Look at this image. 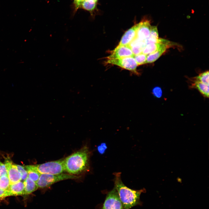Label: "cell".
<instances>
[{
  "label": "cell",
  "mask_w": 209,
  "mask_h": 209,
  "mask_svg": "<svg viewBox=\"0 0 209 209\" xmlns=\"http://www.w3.org/2000/svg\"><path fill=\"white\" fill-rule=\"evenodd\" d=\"M7 190L9 196L25 194L24 185L23 182L21 181L11 184Z\"/></svg>",
  "instance_id": "obj_11"
},
{
  "label": "cell",
  "mask_w": 209,
  "mask_h": 209,
  "mask_svg": "<svg viewBox=\"0 0 209 209\" xmlns=\"http://www.w3.org/2000/svg\"><path fill=\"white\" fill-rule=\"evenodd\" d=\"M84 0H74L75 9L76 10L81 7V4Z\"/></svg>",
  "instance_id": "obj_28"
},
{
  "label": "cell",
  "mask_w": 209,
  "mask_h": 209,
  "mask_svg": "<svg viewBox=\"0 0 209 209\" xmlns=\"http://www.w3.org/2000/svg\"><path fill=\"white\" fill-rule=\"evenodd\" d=\"M89 153L88 147L85 146L64 159V171L73 175L87 171L89 168Z\"/></svg>",
  "instance_id": "obj_1"
},
{
  "label": "cell",
  "mask_w": 209,
  "mask_h": 209,
  "mask_svg": "<svg viewBox=\"0 0 209 209\" xmlns=\"http://www.w3.org/2000/svg\"><path fill=\"white\" fill-rule=\"evenodd\" d=\"M136 38L141 41H145L149 37L151 26L149 21H142L139 23Z\"/></svg>",
  "instance_id": "obj_9"
},
{
  "label": "cell",
  "mask_w": 209,
  "mask_h": 209,
  "mask_svg": "<svg viewBox=\"0 0 209 209\" xmlns=\"http://www.w3.org/2000/svg\"><path fill=\"white\" fill-rule=\"evenodd\" d=\"M6 175L8 172L5 165L0 161V177Z\"/></svg>",
  "instance_id": "obj_25"
},
{
  "label": "cell",
  "mask_w": 209,
  "mask_h": 209,
  "mask_svg": "<svg viewBox=\"0 0 209 209\" xmlns=\"http://www.w3.org/2000/svg\"><path fill=\"white\" fill-rule=\"evenodd\" d=\"M107 149L106 144L105 143H101L97 147V149L98 153L100 154H104Z\"/></svg>",
  "instance_id": "obj_24"
},
{
  "label": "cell",
  "mask_w": 209,
  "mask_h": 209,
  "mask_svg": "<svg viewBox=\"0 0 209 209\" xmlns=\"http://www.w3.org/2000/svg\"><path fill=\"white\" fill-rule=\"evenodd\" d=\"M147 55L143 53L137 55H134L133 57L138 65H141L146 63Z\"/></svg>",
  "instance_id": "obj_21"
},
{
  "label": "cell",
  "mask_w": 209,
  "mask_h": 209,
  "mask_svg": "<svg viewBox=\"0 0 209 209\" xmlns=\"http://www.w3.org/2000/svg\"><path fill=\"white\" fill-rule=\"evenodd\" d=\"M107 63L119 66L129 70L137 75L139 74L137 71V67L138 65L133 57L118 59H107Z\"/></svg>",
  "instance_id": "obj_5"
},
{
  "label": "cell",
  "mask_w": 209,
  "mask_h": 209,
  "mask_svg": "<svg viewBox=\"0 0 209 209\" xmlns=\"http://www.w3.org/2000/svg\"><path fill=\"white\" fill-rule=\"evenodd\" d=\"M94 0V1H95L96 2H97V1H98V0Z\"/></svg>",
  "instance_id": "obj_29"
},
{
  "label": "cell",
  "mask_w": 209,
  "mask_h": 209,
  "mask_svg": "<svg viewBox=\"0 0 209 209\" xmlns=\"http://www.w3.org/2000/svg\"><path fill=\"white\" fill-rule=\"evenodd\" d=\"M10 185L8 175H3L0 177V189L6 190Z\"/></svg>",
  "instance_id": "obj_19"
},
{
  "label": "cell",
  "mask_w": 209,
  "mask_h": 209,
  "mask_svg": "<svg viewBox=\"0 0 209 209\" xmlns=\"http://www.w3.org/2000/svg\"><path fill=\"white\" fill-rule=\"evenodd\" d=\"M168 46L160 48L156 51L147 55L146 63H152L157 60L166 51Z\"/></svg>",
  "instance_id": "obj_13"
},
{
  "label": "cell",
  "mask_w": 209,
  "mask_h": 209,
  "mask_svg": "<svg viewBox=\"0 0 209 209\" xmlns=\"http://www.w3.org/2000/svg\"><path fill=\"white\" fill-rule=\"evenodd\" d=\"M102 209H123L118 192L114 188L107 193Z\"/></svg>",
  "instance_id": "obj_6"
},
{
  "label": "cell",
  "mask_w": 209,
  "mask_h": 209,
  "mask_svg": "<svg viewBox=\"0 0 209 209\" xmlns=\"http://www.w3.org/2000/svg\"><path fill=\"white\" fill-rule=\"evenodd\" d=\"M146 45L145 40H140L136 37L130 43L129 46L134 55H135L142 53Z\"/></svg>",
  "instance_id": "obj_12"
},
{
  "label": "cell",
  "mask_w": 209,
  "mask_h": 209,
  "mask_svg": "<svg viewBox=\"0 0 209 209\" xmlns=\"http://www.w3.org/2000/svg\"><path fill=\"white\" fill-rule=\"evenodd\" d=\"M149 37L154 39H158L159 38L158 30L156 26H151L150 35Z\"/></svg>",
  "instance_id": "obj_23"
},
{
  "label": "cell",
  "mask_w": 209,
  "mask_h": 209,
  "mask_svg": "<svg viewBox=\"0 0 209 209\" xmlns=\"http://www.w3.org/2000/svg\"><path fill=\"white\" fill-rule=\"evenodd\" d=\"M96 3L93 0H84L81 4V7L86 10L92 11L95 8Z\"/></svg>",
  "instance_id": "obj_18"
},
{
  "label": "cell",
  "mask_w": 209,
  "mask_h": 209,
  "mask_svg": "<svg viewBox=\"0 0 209 209\" xmlns=\"http://www.w3.org/2000/svg\"><path fill=\"white\" fill-rule=\"evenodd\" d=\"M166 46H169L168 45L160 43L147 44L146 45L142 53L146 55H148L156 51L160 48Z\"/></svg>",
  "instance_id": "obj_17"
},
{
  "label": "cell",
  "mask_w": 209,
  "mask_h": 209,
  "mask_svg": "<svg viewBox=\"0 0 209 209\" xmlns=\"http://www.w3.org/2000/svg\"><path fill=\"white\" fill-rule=\"evenodd\" d=\"M24 167L27 172L28 177L36 183L41 174L35 169L33 165H25Z\"/></svg>",
  "instance_id": "obj_16"
},
{
  "label": "cell",
  "mask_w": 209,
  "mask_h": 209,
  "mask_svg": "<svg viewBox=\"0 0 209 209\" xmlns=\"http://www.w3.org/2000/svg\"><path fill=\"white\" fill-rule=\"evenodd\" d=\"M195 80L209 86V71H208L201 73L195 78Z\"/></svg>",
  "instance_id": "obj_20"
},
{
  "label": "cell",
  "mask_w": 209,
  "mask_h": 209,
  "mask_svg": "<svg viewBox=\"0 0 209 209\" xmlns=\"http://www.w3.org/2000/svg\"><path fill=\"white\" fill-rule=\"evenodd\" d=\"M9 196L8 190H4L0 189V199H2Z\"/></svg>",
  "instance_id": "obj_27"
},
{
  "label": "cell",
  "mask_w": 209,
  "mask_h": 209,
  "mask_svg": "<svg viewBox=\"0 0 209 209\" xmlns=\"http://www.w3.org/2000/svg\"><path fill=\"white\" fill-rule=\"evenodd\" d=\"M64 160L61 159L34 165L35 169L41 174H58L64 171Z\"/></svg>",
  "instance_id": "obj_4"
},
{
  "label": "cell",
  "mask_w": 209,
  "mask_h": 209,
  "mask_svg": "<svg viewBox=\"0 0 209 209\" xmlns=\"http://www.w3.org/2000/svg\"><path fill=\"white\" fill-rule=\"evenodd\" d=\"M4 164L6 166L10 184L17 183L21 180V176L16 164L9 158H6Z\"/></svg>",
  "instance_id": "obj_7"
},
{
  "label": "cell",
  "mask_w": 209,
  "mask_h": 209,
  "mask_svg": "<svg viewBox=\"0 0 209 209\" xmlns=\"http://www.w3.org/2000/svg\"><path fill=\"white\" fill-rule=\"evenodd\" d=\"M79 177V176L70 174H42L40 175L36 183L38 188H46L59 181L68 179H77Z\"/></svg>",
  "instance_id": "obj_3"
},
{
  "label": "cell",
  "mask_w": 209,
  "mask_h": 209,
  "mask_svg": "<svg viewBox=\"0 0 209 209\" xmlns=\"http://www.w3.org/2000/svg\"><path fill=\"white\" fill-rule=\"evenodd\" d=\"M193 82L191 87L197 89L204 96L208 98L209 86L196 80H194Z\"/></svg>",
  "instance_id": "obj_14"
},
{
  "label": "cell",
  "mask_w": 209,
  "mask_h": 209,
  "mask_svg": "<svg viewBox=\"0 0 209 209\" xmlns=\"http://www.w3.org/2000/svg\"><path fill=\"white\" fill-rule=\"evenodd\" d=\"M114 188L117 190L122 203L123 209H130L133 207L141 204L140 196L145 192L143 188L140 190L131 189L125 185L121 179V173H114Z\"/></svg>",
  "instance_id": "obj_2"
},
{
  "label": "cell",
  "mask_w": 209,
  "mask_h": 209,
  "mask_svg": "<svg viewBox=\"0 0 209 209\" xmlns=\"http://www.w3.org/2000/svg\"><path fill=\"white\" fill-rule=\"evenodd\" d=\"M23 183L24 185L25 194H30L38 188L36 182L28 177L23 181Z\"/></svg>",
  "instance_id": "obj_15"
},
{
  "label": "cell",
  "mask_w": 209,
  "mask_h": 209,
  "mask_svg": "<svg viewBox=\"0 0 209 209\" xmlns=\"http://www.w3.org/2000/svg\"><path fill=\"white\" fill-rule=\"evenodd\" d=\"M139 23L128 30L124 34L119 43V45H129L136 37Z\"/></svg>",
  "instance_id": "obj_10"
},
{
  "label": "cell",
  "mask_w": 209,
  "mask_h": 209,
  "mask_svg": "<svg viewBox=\"0 0 209 209\" xmlns=\"http://www.w3.org/2000/svg\"><path fill=\"white\" fill-rule=\"evenodd\" d=\"M152 92L154 95L157 97L160 98L162 95V90L159 87H156L154 88Z\"/></svg>",
  "instance_id": "obj_26"
},
{
  "label": "cell",
  "mask_w": 209,
  "mask_h": 209,
  "mask_svg": "<svg viewBox=\"0 0 209 209\" xmlns=\"http://www.w3.org/2000/svg\"><path fill=\"white\" fill-rule=\"evenodd\" d=\"M134 55L129 45H118L113 51L107 59H118L129 57H133Z\"/></svg>",
  "instance_id": "obj_8"
},
{
  "label": "cell",
  "mask_w": 209,
  "mask_h": 209,
  "mask_svg": "<svg viewBox=\"0 0 209 209\" xmlns=\"http://www.w3.org/2000/svg\"><path fill=\"white\" fill-rule=\"evenodd\" d=\"M16 165L21 174V181L23 182L28 177L27 172L24 166L17 164H16Z\"/></svg>",
  "instance_id": "obj_22"
}]
</instances>
